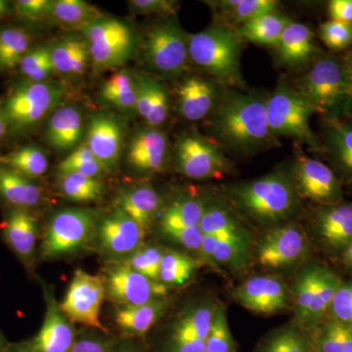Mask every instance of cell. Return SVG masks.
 <instances>
[{
	"mask_svg": "<svg viewBox=\"0 0 352 352\" xmlns=\"http://www.w3.org/2000/svg\"><path fill=\"white\" fill-rule=\"evenodd\" d=\"M267 97L232 91L219 99L212 113V126L217 138L231 149L252 153L272 141L266 111Z\"/></svg>",
	"mask_w": 352,
	"mask_h": 352,
	"instance_id": "6da1fadb",
	"label": "cell"
},
{
	"mask_svg": "<svg viewBox=\"0 0 352 352\" xmlns=\"http://www.w3.org/2000/svg\"><path fill=\"white\" fill-rule=\"evenodd\" d=\"M242 43L238 30L221 23L188 36L189 58L220 85L241 87Z\"/></svg>",
	"mask_w": 352,
	"mask_h": 352,
	"instance_id": "7a4b0ae2",
	"label": "cell"
},
{
	"mask_svg": "<svg viewBox=\"0 0 352 352\" xmlns=\"http://www.w3.org/2000/svg\"><path fill=\"white\" fill-rule=\"evenodd\" d=\"M298 92L328 122L346 118L349 78L346 59L332 54L318 58L300 80Z\"/></svg>",
	"mask_w": 352,
	"mask_h": 352,
	"instance_id": "3957f363",
	"label": "cell"
},
{
	"mask_svg": "<svg viewBox=\"0 0 352 352\" xmlns=\"http://www.w3.org/2000/svg\"><path fill=\"white\" fill-rule=\"evenodd\" d=\"M233 196L243 212L264 223L283 221L298 208V191L284 173H271L240 185Z\"/></svg>",
	"mask_w": 352,
	"mask_h": 352,
	"instance_id": "277c9868",
	"label": "cell"
},
{
	"mask_svg": "<svg viewBox=\"0 0 352 352\" xmlns=\"http://www.w3.org/2000/svg\"><path fill=\"white\" fill-rule=\"evenodd\" d=\"M64 94V87L58 83L30 80L17 83L2 102L9 131L21 134L32 131L56 110Z\"/></svg>",
	"mask_w": 352,
	"mask_h": 352,
	"instance_id": "5b68a950",
	"label": "cell"
},
{
	"mask_svg": "<svg viewBox=\"0 0 352 352\" xmlns=\"http://www.w3.org/2000/svg\"><path fill=\"white\" fill-rule=\"evenodd\" d=\"M266 111L273 138L289 136L309 146L315 151H321L320 143L309 124L314 110L298 91L286 83H279L267 97Z\"/></svg>",
	"mask_w": 352,
	"mask_h": 352,
	"instance_id": "8992f818",
	"label": "cell"
},
{
	"mask_svg": "<svg viewBox=\"0 0 352 352\" xmlns=\"http://www.w3.org/2000/svg\"><path fill=\"white\" fill-rule=\"evenodd\" d=\"M97 223L96 214L87 208H66L53 214L41 241V258H63L80 251L94 240Z\"/></svg>",
	"mask_w": 352,
	"mask_h": 352,
	"instance_id": "52a82bcc",
	"label": "cell"
},
{
	"mask_svg": "<svg viewBox=\"0 0 352 352\" xmlns=\"http://www.w3.org/2000/svg\"><path fill=\"white\" fill-rule=\"evenodd\" d=\"M90 60L97 69H112L126 63L135 50L136 38L126 23L115 18H100L83 31Z\"/></svg>",
	"mask_w": 352,
	"mask_h": 352,
	"instance_id": "ba28073f",
	"label": "cell"
},
{
	"mask_svg": "<svg viewBox=\"0 0 352 352\" xmlns=\"http://www.w3.org/2000/svg\"><path fill=\"white\" fill-rule=\"evenodd\" d=\"M146 63L166 78H176L186 71L190 60L188 36L173 22L152 25L144 41Z\"/></svg>",
	"mask_w": 352,
	"mask_h": 352,
	"instance_id": "9c48e42d",
	"label": "cell"
},
{
	"mask_svg": "<svg viewBox=\"0 0 352 352\" xmlns=\"http://www.w3.org/2000/svg\"><path fill=\"white\" fill-rule=\"evenodd\" d=\"M106 298L105 284L100 276L76 270L60 307L73 324L108 333L102 324V303Z\"/></svg>",
	"mask_w": 352,
	"mask_h": 352,
	"instance_id": "30bf717a",
	"label": "cell"
},
{
	"mask_svg": "<svg viewBox=\"0 0 352 352\" xmlns=\"http://www.w3.org/2000/svg\"><path fill=\"white\" fill-rule=\"evenodd\" d=\"M106 298L118 307L140 305L166 298L168 288L153 281L124 263H113L104 270Z\"/></svg>",
	"mask_w": 352,
	"mask_h": 352,
	"instance_id": "8fae6325",
	"label": "cell"
},
{
	"mask_svg": "<svg viewBox=\"0 0 352 352\" xmlns=\"http://www.w3.org/2000/svg\"><path fill=\"white\" fill-rule=\"evenodd\" d=\"M145 235L142 226L116 208L98 220L94 240L102 256L113 263H120L144 245Z\"/></svg>",
	"mask_w": 352,
	"mask_h": 352,
	"instance_id": "7c38bea8",
	"label": "cell"
},
{
	"mask_svg": "<svg viewBox=\"0 0 352 352\" xmlns=\"http://www.w3.org/2000/svg\"><path fill=\"white\" fill-rule=\"evenodd\" d=\"M175 164L183 175L199 180L220 177L230 168L219 148L198 134H187L178 140Z\"/></svg>",
	"mask_w": 352,
	"mask_h": 352,
	"instance_id": "4fadbf2b",
	"label": "cell"
},
{
	"mask_svg": "<svg viewBox=\"0 0 352 352\" xmlns=\"http://www.w3.org/2000/svg\"><path fill=\"white\" fill-rule=\"evenodd\" d=\"M293 182L300 195L322 206L342 200V184L338 176L325 164L312 157H298L294 166Z\"/></svg>",
	"mask_w": 352,
	"mask_h": 352,
	"instance_id": "5bb4252c",
	"label": "cell"
},
{
	"mask_svg": "<svg viewBox=\"0 0 352 352\" xmlns=\"http://www.w3.org/2000/svg\"><path fill=\"white\" fill-rule=\"evenodd\" d=\"M308 249L307 236L300 227L295 224L279 226L266 234L259 243L258 263L272 270L291 267L305 258Z\"/></svg>",
	"mask_w": 352,
	"mask_h": 352,
	"instance_id": "9a60e30c",
	"label": "cell"
},
{
	"mask_svg": "<svg viewBox=\"0 0 352 352\" xmlns=\"http://www.w3.org/2000/svg\"><path fill=\"white\" fill-rule=\"evenodd\" d=\"M43 294L46 309L43 325L38 333L29 340V344L36 352H69L78 332L46 286H43Z\"/></svg>",
	"mask_w": 352,
	"mask_h": 352,
	"instance_id": "2e32d148",
	"label": "cell"
},
{
	"mask_svg": "<svg viewBox=\"0 0 352 352\" xmlns=\"http://www.w3.org/2000/svg\"><path fill=\"white\" fill-rule=\"evenodd\" d=\"M0 234L23 265L31 270L38 247V219L28 210L8 208L0 222Z\"/></svg>",
	"mask_w": 352,
	"mask_h": 352,
	"instance_id": "e0dca14e",
	"label": "cell"
},
{
	"mask_svg": "<svg viewBox=\"0 0 352 352\" xmlns=\"http://www.w3.org/2000/svg\"><path fill=\"white\" fill-rule=\"evenodd\" d=\"M234 296L243 307L259 314H274L289 307L286 285L275 276L250 278L238 287Z\"/></svg>",
	"mask_w": 352,
	"mask_h": 352,
	"instance_id": "ac0fdd59",
	"label": "cell"
},
{
	"mask_svg": "<svg viewBox=\"0 0 352 352\" xmlns=\"http://www.w3.org/2000/svg\"><path fill=\"white\" fill-rule=\"evenodd\" d=\"M314 228L329 252L342 254L352 242V204L322 206L314 215Z\"/></svg>",
	"mask_w": 352,
	"mask_h": 352,
	"instance_id": "d6986e66",
	"label": "cell"
},
{
	"mask_svg": "<svg viewBox=\"0 0 352 352\" xmlns=\"http://www.w3.org/2000/svg\"><path fill=\"white\" fill-rule=\"evenodd\" d=\"M124 126L115 116L97 113L89 120L87 145L108 173L115 170L122 154Z\"/></svg>",
	"mask_w": 352,
	"mask_h": 352,
	"instance_id": "ffe728a7",
	"label": "cell"
},
{
	"mask_svg": "<svg viewBox=\"0 0 352 352\" xmlns=\"http://www.w3.org/2000/svg\"><path fill=\"white\" fill-rule=\"evenodd\" d=\"M168 138L164 132L148 126L136 132L127 151V162L139 173H156L168 161Z\"/></svg>",
	"mask_w": 352,
	"mask_h": 352,
	"instance_id": "44dd1931",
	"label": "cell"
},
{
	"mask_svg": "<svg viewBox=\"0 0 352 352\" xmlns=\"http://www.w3.org/2000/svg\"><path fill=\"white\" fill-rule=\"evenodd\" d=\"M176 97L180 115L191 122L207 118L219 100L214 83L198 76L185 78L176 88Z\"/></svg>",
	"mask_w": 352,
	"mask_h": 352,
	"instance_id": "7402d4cb",
	"label": "cell"
},
{
	"mask_svg": "<svg viewBox=\"0 0 352 352\" xmlns=\"http://www.w3.org/2000/svg\"><path fill=\"white\" fill-rule=\"evenodd\" d=\"M44 191L36 180L0 164V200L9 208L31 212L43 201Z\"/></svg>",
	"mask_w": 352,
	"mask_h": 352,
	"instance_id": "603a6c76",
	"label": "cell"
},
{
	"mask_svg": "<svg viewBox=\"0 0 352 352\" xmlns=\"http://www.w3.org/2000/svg\"><path fill=\"white\" fill-rule=\"evenodd\" d=\"M168 307L166 298L145 305L118 307L113 319L120 333L127 339L142 337L161 320Z\"/></svg>",
	"mask_w": 352,
	"mask_h": 352,
	"instance_id": "cb8c5ba5",
	"label": "cell"
},
{
	"mask_svg": "<svg viewBox=\"0 0 352 352\" xmlns=\"http://www.w3.org/2000/svg\"><path fill=\"white\" fill-rule=\"evenodd\" d=\"M281 63L300 66L316 55L314 34L307 25L291 21L275 45Z\"/></svg>",
	"mask_w": 352,
	"mask_h": 352,
	"instance_id": "d4e9b609",
	"label": "cell"
},
{
	"mask_svg": "<svg viewBox=\"0 0 352 352\" xmlns=\"http://www.w3.org/2000/svg\"><path fill=\"white\" fill-rule=\"evenodd\" d=\"M161 207V196L150 184L124 190L117 198V208L138 222L146 231L152 226Z\"/></svg>",
	"mask_w": 352,
	"mask_h": 352,
	"instance_id": "484cf974",
	"label": "cell"
},
{
	"mask_svg": "<svg viewBox=\"0 0 352 352\" xmlns=\"http://www.w3.org/2000/svg\"><path fill=\"white\" fill-rule=\"evenodd\" d=\"M85 131L82 113L73 106L58 108L48 122L47 138L51 147L69 151L80 142Z\"/></svg>",
	"mask_w": 352,
	"mask_h": 352,
	"instance_id": "4316f807",
	"label": "cell"
},
{
	"mask_svg": "<svg viewBox=\"0 0 352 352\" xmlns=\"http://www.w3.org/2000/svg\"><path fill=\"white\" fill-rule=\"evenodd\" d=\"M215 308L212 303L201 302L185 310L173 324L164 342L207 340Z\"/></svg>",
	"mask_w": 352,
	"mask_h": 352,
	"instance_id": "83f0119b",
	"label": "cell"
},
{
	"mask_svg": "<svg viewBox=\"0 0 352 352\" xmlns=\"http://www.w3.org/2000/svg\"><path fill=\"white\" fill-rule=\"evenodd\" d=\"M51 60L57 73L72 78L82 76L90 60L87 41L78 36L61 39L51 46Z\"/></svg>",
	"mask_w": 352,
	"mask_h": 352,
	"instance_id": "f1b7e54d",
	"label": "cell"
},
{
	"mask_svg": "<svg viewBox=\"0 0 352 352\" xmlns=\"http://www.w3.org/2000/svg\"><path fill=\"white\" fill-rule=\"evenodd\" d=\"M326 151L340 175L352 182V122L330 120L325 129Z\"/></svg>",
	"mask_w": 352,
	"mask_h": 352,
	"instance_id": "f546056e",
	"label": "cell"
},
{
	"mask_svg": "<svg viewBox=\"0 0 352 352\" xmlns=\"http://www.w3.org/2000/svg\"><path fill=\"white\" fill-rule=\"evenodd\" d=\"M138 96V76L122 69L113 74L101 88L102 100L122 112H136Z\"/></svg>",
	"mask_w": 352,
	"mask_h": 352,
	"instance_id": "4dcf8cb0",
	"label": "cell"
},
{
	"mask_svg": "<svg viewBox=\"0 0 352 352\" xmlns=\"http://www.w3.org/2000/svg\"><path fill=\"white\" fill-rule=\"evenodd\" d=\"M340 283L342 280L333 271L325 267L312 302L300 324V328L311 333L327 319L333 296Z\"/></svg>",
	"mask_w": 352,
	"mask_h": 352,
	"instance_id": "1f68e13d",
	"label": "cell"
},
{
	"mask_svg": "<svg viewBox=\"0 0 352 352\" xmlns=\"http://www.w3.org/2000/svg\"><path fill=\"white\" fill-rule=\"evenodd\" d=\"M50 18L63 29L82 30L102 18L96 7L82 0H57L52 1Z\"/></svg>",
	"mask_w": 352,
	"mask_h": 352,
	"instance_id": "d6a6232c",
	"label": "cell"
},
{
	"mask_svg": "<svg viewBox=\"0 0 352 352\" xmlns=\"http://www.w3.org/2000/svg\"><path fill=\"white\" fill-rule=\"evenodd\" d=\"M291 19L278 12H270L241 25V38L259 45L275 46Z\"/></svg>",
	"mask_w": 352,
	"mask_h": 352,
	"instance_id": "836d02e7",
	"label": "cell"
},
{
	"mask_svg": "<svg viewBox=\"0 0 352 352\" xmlns=\"http://www.w3.org/2000/svg\"><path fill=\"white\" fill-rule=\"evenodd\" d=\"M200 227L205 235L249 245V236L244 228L228 210L219 206L206 207Z\"/></svg>",
	"mask_w": 352,
	"mask_h": 352,
	"instance_id": "e575fe53",
	"label": "cell"
},
{
	"mask_svg": "<svg viewBox=\"0 0 352 352\" xmlns=\"http://www.w3.org/2000/svg\"><path fill=\"white\" fill-rule=\"evenodd\" d=\"M276 0H220L212 2L214 11L231 25H241L270 12H276Z\"/></svg>",
	"mask_w": 352,
	"mask_h": 352,
	"instance_id": "d590c367",
	"label": "cell"
},
{
	"mask_svg": "<svg viewBox=\"0 0 352 352\" xmlns=\"http://www.w3.org/2000/svg\"><path fill=\"white\" fill-rule=\"evenodd\" d=\"M248 248V244L220 240L212 236L205 235L198 252L206 261L238 268L244 265L247 261Z\"/></svg>",
	"mask_w": 352,
	"mask_h": 352,
	"instance_id": "8d00e7d4",
	"label": "cell"
},
{
	"mask_svg": "<svg viewBox=\"0 0 352 352\" xmlns=\"http://www.w3.org/2000/svg\"><path fill=\"white\" fill-rule=\"evenodd\" d=\"M0 164L36 180L47 171L48 157L41 148L29 145L0 156Z\"/></svg>",
	"mask_w": 352,
	"mask_h": 352,
	"instance_id": "74e56055",
	"label": "cell"
},
{
	"mask_svg": "<svg viewBox=\"0 0 352 352\" xmlns=\"http://www.w3.org/2000/svg\"><path fill=\"white\" fill-rule=\"evenodd\" d=\"M312 352H352V328L326 319L311 332Z\"/></svg>",
	"mask_w": 352,
	"mask_h": 352,
	"instance_id": "f35d334b",
	"label": "cell"
},
{
	"mask_svg": "<svg viewBox=\"0 0 352 352\" xmlns=\"http://www.w3.org/2000/svg\"><path fill=\"white\" fill-rule=\"evenodd\" d=\"M57 185L62 196L75 203L95 201L104 194V185L100 180L80 173H59Z\"/></svg>",
	"mask_w": 352,
	"mask_h": 352,
	"instance_id": "ab89813d",
	"label": "cell"
},
{
	"mask_svg": "<svg viewBox=\"0 0 352 352\" xmlns=\"http://www.w3.org/2000/svg\"><path fill=\"white\" fill-rule=\"evenodd\" d=\"M32 36L19 28L0 30V72L19 67L25 55L31 50Z\"/></svg>",
	"mask_w": 352,
	"mask_h": 352,
	"instance_id": "60d3db41",
	"label": "cell"
},
{
	"mask_svg": "<svg viewBox=\"0 0 352 352\" xmlns=\"http://www.w3.org/2000/svg\"><path fill=\"white\" fill-rule=\"evenodd\" d=\"M197 261L182 252L164 250L160 265L159 282L166 286H180L188 282L197 270Z\"/></svg>",
	"mask_w": 352,
	"mask_h": 352,
	"instance_id": "b9f144b4",
	"label": "cell"
},
{
	"mask_svg": "<svg viewBox=\"0 0 352 352\" xmlns=\"http://www.w3.org/2000/svg\"><path fill=\"white\" fill-rule=\"evenodd\" d=\"M207 206L196 199H180L171 203L162 215L161 229L200 226Z\"/></svg>",
	"mask_w": 352,
	"mask_h": 352,
	"instance_id": "7bdbcfd3",
	"label": "cell"
},
{
	"mask_svg": "<svg viewBox=\"0 0 352 352\" xmlns=\"http://www.w3.org/2000/svg\"><path fill=\"white\" fill-rule=\"evenodd\" d=\"M325 267L311 265L305 268L296 278L292 289L296 318L298 325L302 323L303 317L307 314V308L312 302L315 292L320 282Z\"/></svg>",
	"mask_w": 352,
	"mask_h": 352,
	"instance_id": "ee69618b",
	"label": "cell"
},
{
	"mask_svg": "<svg viewBox=\"0 0 352 352\" xmlns=\"http://www.w3.org/2000/svg\"><path fill=\"white\" fill-rule=\"evenodd\" d=\"M258 352H312L311 333L296 327L282 329L264 340Z\"/></svg>",
	"mask_w": 352,
	"mask_h": 352,
	"instance_id": "f6af8a7d",
	"label": "cell"
},
{
	"mask_svg": "<svg viewBox=\"0 0 352 352\" xmlns=\"http://www.w3.org/2000/svg\"><path fill=\"white\" fill-rule=\"evenodd\" d=\"M57 170L59 173H80L96 179L108 173L87 145L76 148L75 151L65 157Z\"/></svg>",
	"mask_w": 352,
	"mask_h": 352,
	"instance_id": "bcb514c9",
	"label": "cell"
},
{
	"mask_svg": "<svg viewBox=\"0 0 352 352\" xmlns=\"http://www.w3.org/2000/svg\"><path fill=\"white\" fill-rule=\"evenodd\" d=\"M206 352H238V344L229 327L226 309L220 305L215 308L206 340Z\"/></svg>",
	"mask_w": 352,
	"mask_h": 352,
	"instance_id": "7dc6e473",
	"label": "cell"
},
{
	"mask_svg": "<svg viewBox=\"0 0 352 352\" xmlns=\"http://www.w3.org/2000/svg\"><path fill=\"white\" fill-rule=\"evenodd\" d=\"M18 68L30 82H46L55 72L51 60V46L32 48L23 58Z\"/></svg>",
	"mask_w": 352,
	"mask_h": 352,
	"instance_id": "c3c4849f",
	"label": "cell"
},
{
	"mask_svg": "<svg viewBox=\"0 0 352 352\" xmlns=\"http://www.w3.org/2000/svg\"><path fill=\"white\" fill-rule=\"evenodd\" d=\"M164 249L157 245H143L126 261V263L132 270L149 278L153 281L159 282L160 265Z\"/></svg>",
	"mask_w": 352,
	"mask_h": 352,
	"instance_id": "681fc988",
	"label": "cell"
},
{
	"mask_svg": "<svg viewBox=\"0 0 352 352\" xmlns=\"http://www.w3.org/2000/svg\"><path fill=\"white\" fill-rule=\"evenodd\" d=\"M150 87H151V99H150L149 113H148V126L157 129L168 119L170 112V96L163 82L157 78L149 76Z\"/></svg>",
	"mask_w": 352,
	"mask_h": 352,
	"instance_id": "f907efd6",
	"label": "cell"
},
{
	"mask_svg": "<svg viewBox=\"0 0 352 352\" xmlns=\"http://www.w3.org/2000/svg\"><path fill=\"white\" fill-rule=\"evenodd\" d=\"M320 38L330 50H346L352 44V24L329 20L320 25Z\"/></svg>",
	"mask_w": 352,
	"mask_h": 352,
	"instance_id": "816d5d0a",
	"label": "cell"
},
{
	"mask_svg": "<svg viewBox=\"0 0 352 352\" xmlns=\"http://www.w3.org/2000/svg\"><path fill=\"white\" fill-rule=\"evenodd\" d=\"M327 319L352 328V282H342L336 292Z\"/></svg>",
	"mask_w": 352,
	"mask_h": 352,
	"instance_id": "f5cc1de1",
	"label": "cell"
},
{
	"mask_svg": "<svg viewBox=\"0 0 352 352\" xmlns=\"http://www.w3.org/2000/svg\"><path fill=\"white\" fill-rule=\"evenodd\" d=\"M116 344L117 342L108 337V333L87 329L78 332L69 352H113Z\"/></svg>",
	"mask_w": 352,
	"mask_h": 352,
	"instance_id": "db71d44e",
	"label": "cell"
},
{
	"mask_svg": "<svg viewBox=\"0 0 352 352\" xmlns=\"http://www.w3.org/2000/svg\"><path fill=\"white\" fill-rule=\"evenodd\" d=\"M161 230L168 239L190 251L199 252L205 236L200 226L164 228Z\"/></svg>",
	"mask_w": 352,
	"mask_h": 352,
	"instance_id": "11a10c76",
	"label": "cell"
},
{
	"mask_svg": "<svg viewBox=\"0 0 352 352\" xmlns=\"http://www.w3.org/2000/svg\"><path fill=\"white\" fill-rule=\"evenodd\" d=\"M52 1L50 0H19L15 8L22 17L30 20H41L50 17Z\"/></svg>",
	"mask_w": 352,
	"mask_h": 352,
	"instance_id": "9f6ffc18",
	"label": "cell"
},
{
	"mask_svg": "<svg viewBox=\"0 0 352 352\" xmlns=\"http://www.w3.org/2000/svg\"><path fill=\"white\" fill-rule=\"evenodd\" d=\"M134 12L138 14H160L171 15L176 11L177 2L170 0H133L129 2Z\"/></svg>",
	"mask_w": 352,
	"mask_h": 352,
	"instance_id": "6f0895ef",
	"label": "cell"
},
{
	"mask_svg": "<svg viewBox=\"0 0 352 352\" xmlns=\"http://www.w3.org/2000/svg\"><path fill=\"white\" fill-rule=\"evenodd\" d=\"M331 20L352 24V0H332L328 4Z\"/></svg>",
	"mask_w": 352,
	"mask_h": 352,
	"instance_id": "680465c9",
	"label": "cell"
},
{
	"mask_svg": "<svg viewBox=\"0 0 352 352\" xmlns=\"http://www.w3.org/2000/svg\"><path fill=\"white\" fill-rule=\"evenodd\" d=\"M346 62L347 69H349V105H347L346 117L352 119V51L344 57Z\"/></svg>",
	"mask_w": 352,
	"mask_h": 352,
	"instance_id": "91938a15",
	"label": "cell"
},
{
	"mask_svg": "<svg viewBox=\"0 0 352 352\" xmlns=\"http://www.w3.org/2000/svg\"><path fill=\"white\" fill-rule=\"evenodd\" d=\"M113 352H144L142 347L138 344H134L131 340H122V342H117Z\"/></svg>",
	"mask_w": 352,
	"mask_h": 352,
	"instance_id": "94428289",
	"label": "cell"
},
{
	"mask_svg": "<svg viewBox=\"0 0 352 352\" xmlns=\"http://www.w3.org/2000/svg\"><path fill=\"white\" fill-rule=\"evenodd\" d=\"M6 352H36L32 349L31 344H29V340H23V342H14V344H9L8 349Z\"/></svg>",
	"mask_w": 352,
	"mask_h": 352,
	"instance_id": "6125c7cd",
	"label": "cell"
},
{
	"mask_svg": "<svg viewBox=\"0 0 352 352\" xmlns=\"http://www.w3.org/2000/svg\"><path fill=\"white\" fill-rule=\"evenodd\" d=\"M9 131V124L7 122L6 113H4L2 102H0V140L6 135Z\"/></svg>",
	"mask_w": 352,
	"mask_h": 352,
	"instance_id": "be15d7a7",
	"label": "cell"
},
{
	"mask_svg": "<svg viewBox=\"0 0 352 352\" xmlns=\"http://www.w3.org/2000/svg\"><path fill=\"white\" fill-rule=\"evenodd\" d=\"M342 258H344V263L346 264V267L351 270L352 273V242L346 248V251L342 252Z\"/></svg>",
	"mask_w": 352,
	"mask_h": 352,
	"instance_id": "e7e4bbea",
	"label": "cell"
},
{
	"mask_svg": "<svg viewBox=\"0 0 352 352\" xmlns=\"http://www.w3.org/2000/svg\"><path fill=\"white\" fill-rule=\"evenodd\" d=\"M10 342L4 337L3 333L0 331V352H6Z\"/></svg>",
	"mask_w": 352,
	"mask_h": 352,
	"instance_id": "03108f58",
	"label": "cell"
},
{
	"mask_svg": "<svg viewBox=\"0 0 352 352\" xmlns=\"http://www.w3.org/2000/svg\"><path fill=\"white\" fill-rule=\"evenodd\" d=\"M9 12L8 2L0 0V17Z\"/></svg>",
	"mask_w": 352,
	"mask_h": 352,
	"instance_id": "003e7915",
	"label": "cell"
}]
</instances>
